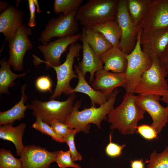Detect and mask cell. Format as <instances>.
<instances>
[{
    "mask_svg": "<svg viewBox=\"0 0 168 168\" xmlns=\"http://www.w3.org/2000/svg\"><path fill=\"white\" fill-rule=\"evenodd\" d=\"M57 152L35 145L26 146L20 155L22 168H49L55 162Z\"/></svg>",
    "mask_w": 168,
    "mask_h": 168,
    "instance_id": "14",
    "label": "cell"
},
{
    "mask_svg": "<svg viewBox=\"0 0 168 168\" xmlns=\"http://www.w3.org/2000/svg\"><path fill=\"white\" fill-rule=\"evenodd\" d=\"M28 2L30 13V17L27 23V25L30 28L33 27L35 26L36 23L35 19V6L33 0H28Z\"/></svg>",
    "mask_w": 168,
    "mask_h": 168,
    "instance_id": "37",
    "label": "cell"
},
{
    "mask_svg": "<svg viewBox=\"0 0 168 168\" xmlns=\"http://www.w3.org/2000/svg\"><path fill=\"white\" fill-rule=\"evenodd\" d=\"M80 40L82 43L83 57L78 66L83 76L85 77L87 72L90 74V83L94 79V75L98 71L103 69L104 64L100 57L98 56L87 43L85 38L84 29L82 30Z\"/></svg>",
    "mask_w": 168,
    "mask_h": 168,
    "instance_id": "18",
    "label": "cell"
},
{
    "mask_svg": "<svg viewBox=\"0 0 168 168\" xmlns=\"http://www.w3.org/2000/svg\"><path fill=\"white\" fill-rule=\"evenodd\" d=\"M0 168H22L20 159L15 158L10 150L1 148L0 150Z\"/></svg>",
    "mask_w": 168,
    "mask_h": 168,
    "instance_id": "29",
    "label": "cell"
},
{
    "mask_svg": "<svg viewBox=\"0 0 168 168\" xmlns=\"http://www.w3.org/2000/svg\"><path fill=\"white\" fill-rule=\"evenodd\" d=\"M8 2L5 1H0V11L1 13L7 10L10 6Z\"/></svg>",
    "mask_w": 168,
    "mask_h": 168,
    "instance_id": "40",
    "label": "cell"
},
{
    "mask_svg": "<svg viewBox=\"0 0 168 168\" xmlns=\"http://www.w3.org/2000/svg\"><path fill=\"white\" fill-rule=\"evenodd\" d=\"M91 28L101 33L113 46L119 47L121 31L116 20L106 21L93 26Z\"/></svg>",
    "mask_w": 168,
    "mask_h": 168,
    "instance_id": "25",
    "label": "cell"
},
{
    "mask_svg": "<svg viewBox=\"0 0 168 168\" xmlns=\"http://www.w3.org/2000/svg\"><path fill=\"white\" fill-rule=\"evenodd\" d=\"M151 66L142 75L134 93L139 95H155L163 96L168 93L167 76L161 67L159 58L152 59Z\"/></svg>",
    "mask_w": 168,
    "mask_h": 168,
    "instance_id": "6",
    "label": "cell"
},
{
    "mask_svg": "<svg viewBox=\"0 0 168 168\" xmlns=\"http://www.w3.org/2000/svg\"><path fill=\"white\" fill-rule=\"evenodd\" d=\"M159 59L161 67L168 76V44Z\"/></svg>",
    "mask_w": 168,
    "mask_h": 168,
    "instance_id": "38",
    "label": "cell"
},
{
    "mask_svg": "<svg viewBox=\"0 0 168 168\" xmlns=\"http://www.w3.org/2000/svg\"><path fill=\"white\" fill-rule=\"evenodd\" d=\"M112 132L109 135L110 142L106 147L105 152L108 156L112 158L120 156L125 145H119L112 141Z\"/></svg>",
    "mask_w": 168,
    "mask_h": 168,
    "instance_id": "34",
    "label": "cell"
},
{
    "mask_svg": "<svg viewBox=\"0 0 168 168\" xmlns=\"http://www.w3.org/2000/svg\"><path fill=\"white\" fill-rule=\"evenodd\" d=\"M119 92L117 89H115L106 102L98 108L91 106L90 108H85L80 111L79 109L82 101H77L74 104L71 114L64 123L70 129H75L78 133L82 131L89 133L91 123L95 124L100 129L101 122L107 119V115L114 108L116 97Z\"/></svg>",
    "mask_w": 168,
    "mask_h": 168,
    "instance_id": "1",
    "label": "cell"
},
{
    "mask_svg": "<svg viewBox=\"0 0 168 168\" xmlns=\"http://www.w3.org/2000/svg\"><path fill=\"white\" fill-rule=\"evenodd\" d=\"M74 67L78 76V81L76 86L73 88L71 93L79 92L86 94L91 99V106H95L97 104L101 106L105 103L110 96L93 88L85 80L78 66L75 65Z\"/></svg>",
    "mask_w": 168,
    "mask_h": 168,
    "instance_id": "20",
    "label": "cell"
},
{
    "mask_svg": "<svg viewBox=\"0 0 168 168\" xmlns=\"http://www.w3.org/2000/svg\"><path fill=\"white\" fill-rule=\"evenodd\" d=\"M95 77L91 83V86L95 90L110 96L117 87H125V72L112 73L103 69L97 71Z\"/></svg>",
    "mask_w": 168,
    "mask_h": 168,
    "instance_id": "16",
    "label": "cell"
},
{
    "mask_svg": "<svg viewBox=\"0 0 168 168\" xmlns=\"http://www.w3.org/2000/svg\"><path fill=\"white\" fill-rule=\"evenodd\" d=\"M140 42L143 51L152 59L159 58L168 44V28L142 30Z\"/></svg>",
    "mask_w": 168,
    "mask_h": 168,
    "instance_id": "13",
    "label": "cell"
},
{
    "mask_svg": "<svg viewBox=\"0 0 168 168\" xmlns=\"http://www.w3.org/2000/svg\"><path fill=\"white\" fill-rule=\"evenodd\" d=\"M83 28L87 43L98 56L113 46L100 33L91 28Z\"/></svg>",
    "mask_w": 168,
    "mask_h": 168,
    "instance_id": "24",
    "label": "cell"
},
{
    "mask_svg": "<svg viewBox=\"0 0 168 168\" xmlns=\"http://www.w3.org/2000/svg\"><path fill=\"white\" fill-rule=\"evenodd\" d=\"M116 21L121 31L119 47L128 54L134 49L138 32L141 28L133 22L128 12L126 0H118Z\"/></svg>",
    "mask_w": 168,
    "mask_h": 168,
    "instance_id": "10",
    "label": "cell"
},
{
    "mask_svg": "<svg viewBox=\"0 0 168 168\" xmlns=\"http://www.w3.org/2000/svg\"><path fill=\"white\" fill-rule=\"evenodd\" d=\"M161 100L165 103L168 106V93L166 95L162 96V98H161Z\"/></svg>",
    "mask_w": 168,
    "mask_h": 168,
    "instance_id": "41",
    "label": "cell"
},
{
    "mask_svg": "<svg viewBox=\"0 0 168 168\" xmlns=\"http://www.w3.org/2000/svg\"><path fill=\"white\" fill-rule=\"evenodd\" d=\"M149 158L146 168H168V145L160 153L154 150Z\"/></svg>",
    "mask_w": 168,
    "mask_h": 168,
    "instance_id": "28",
    "label": "cell"
},
{
    "mask_svg": "<svg viewBox=\"0 0 168 168\" xmlns=\"http://www.w3.org/2000/svg\"><path fill=\"white\" fill-rule=\"evenodd\" d=\"M50 126L55 133L58 137L63 139L64 137L72 129H70L64 123L56 120L51 121Z\"/></svg>",
    "mask_w": 168,
    "mask_h": 168,
    "instance_id": "36",
    "label": "cell"
},
{
    "mask_svg": "<svg viewBox=\"0 0 168 168\" xmlns=\"http://www.w3.org/2000/svg\"><path fill=\"white\" fill-rule=\"evenodd\" d=\"M161 97L155 95L135 96L137 104L151 116L152 120L151 125L158 134L168 122V106L164 107L160 104Z\"/></svg>",
    "mask_w": 168,
    "mask_h": 168,
    "instance_id": "12",
    "label": "cell"
},
{
    "mask_svg": "<svg viewBox=\"0 0 168 168\" xmlns=\"http://www.w3.org/2000/svg\"><path fill=\"white\" fill-rule=\"evenodd\" d=\"M131 168H144L143 160H134L130 161Z\"/></svg>",
    "mask_w": 168,
    "mask_h": 168,
    "instance_id": "39",
    "label": "cell"
},
{
    "mask_svg": "<svg viewBox=\"0 0 168 168\" xmlns=\"http://www.w3.org/2000/svg\"><path fill=\"white\" fill-rule=\"evenodd\" d=\"M81 34H76L70 36L59 38L53 41L50 42L46 45H41L38 49L43 54L45 61H43L34 54L33 62L36 67L41 63H44L45 69L56 67L61 64L60 58L63 54L66 51L68 46L76 43L80 40Z\"/></svg>",
    "mask_w": 168,
    "mask_h": 168,
    "instance_id": "11",
    "label": "cell"
},
{
    "mask_svg": "<svg viewBox=\"0 0 168 168\" xmlns=\"http://www.w3.org/2000/svg\"><path fill=\"white\" fill-rule=\"evenodd\" d=\"M104 66L103 69L113 73H124L127 64L126 54L119 47L112 46L100 56Z\"/></svg>",
    "mask_w": 168,
    "mask_h": 168,
    "instance_id": "19",
    "label": "cell"
},
{
    "mask_svg": "<svg viewBox=\"0 0 168 168\" xmlns=\"http://www.w3.org/2000/svg\"><path fill=\"white\" fill-rule=\"evenodd\" d=\"M7 58H4L0 61V94H10L9 87H14L15 80L17 78L25 77L29 71L19 74L13 72L10 65L7 62Z\"/></svg>",
    "mask_w": 168,
    "mask_h": 168,
    "instance_id": "23",
    "label": "cell"
},
{
    "mask_svg": "<svg viewBox=\"0 0 168 168\" xmlns=\"http://www.w3.org/2000/svg\"><path fill=\"white\" fill-rule=\"evenodd\" d=\"M139 26L144 30L168 28V0H151L147 13Z\"/></svg>",
    "mask_w": 168,
    "mask_h": 168,
    "instance_id": "15",
    "label": "cell"
},
{
    "mask_svg": "<svg viewBox=\"0 0 168 168\" xmlns=\"http://www.w3.org/2000/svg\"><path fill=\"white\" fill-rule=\"evenodd\" d=\"M35 86L36 89L40 91H49L51 93H53L52 91V82L49 75L38 77L35 80Z\"/></svg>",
    "mask_w": 168,
    "mask_h": 168,
    "instance_id": "33",
    "label": "cell"
},
{
    "mask_svg": "<svg viewBox=\"0 0 168 168\" xmlns=\"http://www.w3.org/2000/svg\"><path fill=\"white\" fill-rule=\"evenodd\" d=\"M118 2V0H90L80 7L75 18L85 28L116 20Z\"/></svg>",
    "mask_w": 168,
    "mask_h": 168,
    "instance_id": "3",
    "label": "cell"
},
{
    "mask_svg": "<svg viewBox=\"0 0 168 168\" xmlns=\"http://www.w3.org/2000/svg\"><path fill=\"white\" fill-rule=\"evenodd\" d=\"M133 93L126 92L121 103L108 115L110 128L118 129L122 135L134 134L138 123L144 117L146 111L136 103Z\"/></svg>",
    "mask_w": 168,
    "mask_h": 168,
    "instance_id": "2",
    "label": "cell"
},
{
    "mask_svg": "<svg viewBox=\"0 0 168 168\" xmlns=\"http://www.w3.org/2000/svg\"><path fill=\"white\" fill-rule=\"evenodd\" d=\"M26 84L21 86V96L20 100L16 103L9 110L0 112V125L12 124L16 120H20L25 117V112L28 108L27 105H25L28 97L25 93Z\"/></svg>",
    "mask_w": 168,
    "mask_h": 168,
    "instance_id": "21",
    "label": "cell"
},
{
    "mask_svg": "<svg viewBox=\"0 0 168 168\" xmlns=\"http://www.w3.org/2000/svg\"><path fill=\"white\" fill-rule=\"evenodd\" d=\"M151 0H126L128 12L133 23L139 26L149 9Z\"/></svg>",
    "mask_w": 168,
    "mask_h": 168,
    "instance_id": "26",
    "label": "cell"
},
{
    "mask_svg": "<svg viewBox=\"0 0 168 168\" xmlns=\"http://www.w3.org/2000/svg\"><path fill=\"white\" fill-rule=\"evenodd\" d=\"M142 29L138 33L136 45L133 50L126 54L127 67L125 75L126 92L134 94L135 89L143 74L151 67L152 58L142 50L140 42Z\"/></svg>",
    "mask_w": 168,
    "mask_h": 168,
    "instance_id": "5",
    "label": "cell"
},
{
    "mask_svg": "<svg viewBox=\"0 0 168 168\" xmlns=\"http://www.w3.org/2000/svg\"><path fill=\"white\" fill-rule=\"evenodd\" d=\"M26 128V124L24 123L15 127L11 124L0 126V138L12 142L15 146L16 154L19 156L24 147L22 139Z\"/></svg>",
    "mask_w": 168,
    "mask_h": 168,
    "instance_id": "22",
    "label": "cell"
},
{
    "mask_svg": "<svg viewBox=\"0 0 168 168\" xmlns=\"http://www.w3.org/2000/svg\"><path fill=\"white\" fill-rule=\"evenodd\" d=\"M82 2V0H55L54 10L56 14L68 15L78 9Z\"/></svg>",
    "mask_w": 168,
    "mask_h": 168,
    "instance_id": "27",
    "label": "cell"
},
{
    "mask_svg": "<svg viewBox=\"0 0 168 168\" xmlns=\"http://www.w3.org/2000/svg\"><path fill=\"white\" fill-rule=\"evenodd\" d=\"M76 97L75 93H73L69 95L66 100L63 101L53 100L42 101L36 99L27 106L28 108L32 110L34 116L39 115L49 125L54 120L64 123L72 110Z\"/></svg>",
    "mask_w": 168,
    "mask_h": 168,
    "instance_id": "4",
    "label": "cell"
},
{
    "mask_svg": "<svg viewBox=\"0 0 168 168\" xmlns=\"http://www.w3.org/2000/svg\"><path fill=\"white\" fill-rule=\"evenodd\" d=\"M23 13L20 10L10 6L0 14V32L5 36L0 53L2 51L5 43H9L15 35L23 21Z\"/></svg>",
    "mask_w": 168,
    "mask_h": 168,
    "instance_id": "17",
    "label": "cell"
},
{
    "mask_svg": "<svg viewBox=\"0 0 168 168\" xmlns=\"http://www.w3.org/2000/svg\"><path fill=\"white\" fill-rule=\"evenodd\" d=\"M82 45L78 43L70 45L68 47V52L64 62L60 65L53 68L56 73L57 82L56 87L49 99V100H54L63 93L70 95L73 89L70 85L71 80L75 78H78L73 69V65L76 57L79 55Z\"/></svg>",
    "mask_w": 168,
    "mask_h": 168,
    "instance_id": "7",
    "label": "cell"
},
{
    "mask_svg": "<svg viewBox=\"0 0 168 168\" xmlns=\"http://www.w3.org/2000/svg\"><path fill=\"white\" fill-rule=\"evenodd\" d=\"M136 132L147 140H152L157 138L158 133L151 125L143 124L138 126Z\"/></svg>",
    "mask_w": 168,
    "mask_h": 168,
    "instance_id": "35",
    "label": "cell"
},
{
    "mask_svg": "<svg viewBox=\"0 0 168 168\" xmlns=\"http://www.w3.org/2000/svg\"><path fill=\"white\" fill-rule=\"evenodd\" d=\"M35 4V7H36V11L38 13H40L41 11L40 8L39 7L38 2L37 0H33Z\"/></svg>",
    "mask_w": 168,
    "mask_h": 168,
    "instance_id": "42",
    "label": "cell"
},
{
    "mask_svg": "<svg viewBox=\"0 0 168 168\" xmlns=\"http://www.w3.org/2000/svg\"><path fill=\"white\" fill-rule=\"evenodd\" d=\"M35 122L32 125V127L36 130L40 131L42 133L51 137L52 139L58 142H64L63 139L58 137L54 132L50 126L44 122L39 116L36 115Z\"/></svg>",
    "mask_w": 168,
    "mask_h": 168,
    "instance_id": "30",
    "label": "cell"
},
{
    "mask_svg": "<svg viewBox=\"0 0 168 168\" xmlns=\"http://www.w3.org/2000/svg\"><path fill=\"white\" fill-rule=\"evenodd\" d=\"M55 162L60 168H81L80 166L73 161L69 150L65 152L62 150L57 151Z\"/></svg>",
    "mask_w": 168,
    "mask_h": 168,
    "instance_id": "31",
    "label": "cell"
},
{
    "mask_svg": "<svg viewBox=\"0 0 168 168\" xmlns=\"http://www.w3.org/2000/svg\"><path fill=\"white\" fill-rule=\"evenodd\" d=\"M77 10L69 15L61 13L58 17L50 19L41 32L39 41L46 45L54 37L62 38L76 34L78 29L77 21L75 18Z\"/></svg>",
    "mask_w": 168,
    "mask_h": 168,
    "instance_id": "8",
    "label": "cell"
},
{
    "mask_svg": "<svg viewBox=\"0 0 168 168\" xmlns=\"http://www.w3.org/2000/svg\"><path fill=\"white\" fill-rule=\"evenodd\" d=\"M32 33L31 28L23 24L8 43L9 57L7 62L15 71L20 72L24 69L25 54L27 51L31 50L33 47L29 38Z\"/></svg>",
    "mask_w": 168,
    "mask_h": 168,
    "instance_id": "9",
    "label": "cell"
},
{
    "mask_svg": "<svg viewBox=\"0 0 168 168\" xmlns=\"http://www.w3.org/2000/svg\"><path fill=\"white\" fill-rule=\"evenodd\" d=\"M76 130L72 129V131L63 138L64 142L68 145L72 160L74 161H81L82 159V155L78 152L75 146L74 138L77 133Z\"/></svg>",
    "mask_w": 168,
    "mask_h": 168,
    "instance_id": "32",
    "label": "cell"
}]
</instances>
